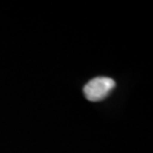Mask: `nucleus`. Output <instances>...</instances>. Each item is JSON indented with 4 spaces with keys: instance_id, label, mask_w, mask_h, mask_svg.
<instances>
[{
    "instance_id": "1",
    "label": "nucleus",
    "mask_w": 153,
    "mask_h": 153,
    "mask_svg": "<svg viewBox=\"0 0 153 153\" xmlns=\"http://www.w3.org/2000/svg\"><path fill=\"white\" fill-rule=\"evenodd\" d=\"M115 85V81L110 77H95L84 86L85 98L92 102L101 101L107 98V95L114 90Z\"/></svg>"
}]
</instances>
